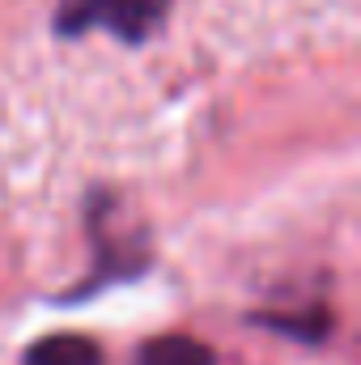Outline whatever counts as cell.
I'll return each mask as SVG.
<instances>
[{
    "mask_svg": "<svg viewBox=\"0 0 361 365\" xmlns=\"http://www.w3.org/2000/svg\"><path fill=\"white\" fill-rule=\"evenodd\" d=\"M86 230H90V242H93V276L77 289L68 293V302L77 297H90L98 293L106 280H132L149 268V242H145V230L132 225L123 217V200L115 191H93L90 204H86Z\"/></svg>",
    "mask_w": 361,
    "mask_h": 365,
    "instance_id": "6da1fadb",
    "label": "cell"
},
{
    "mask_svg": "<svg viewBox=\"0 0 361 365\" xmlns=\"http://www.w3.org/2000/svg\"><path fill=\"white\" fill-rule=\"evenodd\" d=\"M171 13V0H60L56 30L64 38H81L90 30H106L128 47L149 43Z\"/></svg>",
    "mask_w": 361,
    "mask_h": 365,
    "instance_id": "7a4b0ae2",
    "label": "cell"
},
{
    "mask_svg": "<svg viewBox=\"0 0 361 365\" xmlns=\"http://www.w3.org/2000/svg\"><path fill=\"white\" fill-rule=\"evenodd\" d=\"M21 365H106L102 361V349L90 336H77V331H56V336H43L26 349Z\"/></svg>",
    "mask_w": 361,
    "mask_h": 365,
    "instance_id": "3957f363",
    "label": "cell"
},
{
    "mask_svg": "<svg viewBox=\"0 0 361 365\" xmlns=\"http://www.w3.org/2000/svg\"><path fill=\"white\" fill-rule=\"evenodd\" d=\"M136 365H217V353L191 336H158L141 344Z\"/></svg>",
    "mask_w": 361,
    "mask_h": 365,
    "instance_id": "277c9868",
    "label": "cell"
},
{
    "mask_svg": "<svg viewBox=\"0 0 361 365\" xmlns=\"http://www.w3.org/2000/svg\"><path fill=\"white\" fill-rule=\"evenodd\" d=\"M255 323H264V327L280 331V336H293V340H302V344H319V340L332 331V310L310 306V310H302V314H255Z\"/></svg>",
    "mask_w": 361,
    "mask_h": 365,
    "instance_id": "5b68a950",
    "label": "cell"
}]
</instances>
